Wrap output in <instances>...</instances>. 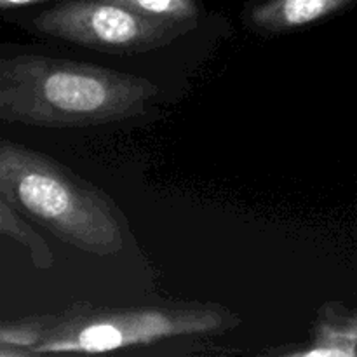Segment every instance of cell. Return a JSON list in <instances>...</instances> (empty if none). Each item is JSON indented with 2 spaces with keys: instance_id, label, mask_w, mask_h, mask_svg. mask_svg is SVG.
Instances as JSON below:
<instances>
[{
  "instance_id": "obj_5",
  "label": "cell",
  "mask_w": 357,
  "mask_h": 357,
  "mask_svg": "<svg viewBox=\"0 0 357 357\" xmlns=\"http://www.w3.org/2000/svg\"><path fill=\"white\" fill-rule=\"evenodd\" d=\"M347 2L351 0H250L244 21L260 35H282L324 20Z\"/></svg>"
},
{
  "instance_id": "obj_4",
  "label": "cell",
  "mask_w": 357,
  "mask_h": 357,
  "mask_svg": "<svg viewBox=\"0 0 357 357\" xmlns=\"http://www.w3.org/2000/svg\"><path fill=\"white\" fill-rule=\"evenodd\" d=\"M35 30L93 51L129 56L155 51L194 30L112 0H61L31 20Z\"/></svg>"
},
{
  "instance_id": "obj_8",
  "label": "cell",
  "mask_w": 357,
  "mask_h": 357,
  "mask_svg": "<svg viewBox=\"0 0 357 357\" xmlns=\"http://www.w3.org/2000/svg\"><path fill=\"white\" fill-rule=\"evenodd\" d=\"M40 340V333L33 330H0V345L35 347ZM21 354H23V352H21Z\"/></svg>"
},
{
  "instance_id": "obj_7",
  "label": "cell",
  "mask_w": 357,
  "mask_h": 357,
  "mask_svg": "<svg viewBox=\"0 0 357 357\" xmlns=\"http://www.w3.org/2000/svg\"><path fill=\"white\" fill-rule=\"evenodd\" d=\"M128 9L136 10L155 20L169 21V23L197 26L201 3L199 0H112Z\"/></svg>"
},
{
  "instance_id": "obj_10",
  "label": "cell",
  "mask_w": 357,
  "mask_h": 357,
  "mask_svg": "<svg viewBox=\"0 0 357 357\" xmlns=\"http://www.w3.org/2000/svg\"><path fill=\"white\" fill-rule=\"evenodd\" d=\"M16 354H21V352L7 351V349H0V356H16Z\"/></svg>"
},
{
  "instance_id": "obj_9",
  "label": "cell",
  "mask_w": 357,
  "mask_h": 357,
  "mask_svg": "<svg viewBox=\"0 0 357 357\" xmlns=\"http://www.w3.org/2000/svg\"><path fill=\"white\" fill-rule=\"evenodd\" d=\"M38 2H45V0H0V10L16 9V7L31 6V3H38Z\"/></svg>"
},
{
  "instance_id": "obj_6",
  "label": "cell",
  "mask_w": 357,
  "mask_h": 357,
  "mask_svg": "<svg viewBox=\"0 0 357 357\" xmlns=\"http://www.w3.org/2000/svg\"><path fill=\"white\" fill-rule=\"evenodd\" d=\"M0 236L16 241L26 248L31 261L37 268H51L54 265V253L47 246L44 237L35 232L16 209L10 208L0 195Z\"/></svg>"
},
{
  "instance_id": "obj_2",
  "label": "cell",
  "mask_w": 357,
  "mask_h": 357,
  "mask_svg": "<svg viewBox=\"0 0 357 357\" xmlns=\"http://www.w3.org/2000/svg\"><path fill=\"white\" fill-rule=\"evenodd\" d=\"M0 195L77 250L96 257L124 250L128 223L114 201L44 153L0 139Z\"/></svg>"
},
{
  "instance_id": "obj_3",
  "label": "cell",
  "mask_w": 357,
  "mask_h": 357,
  "mask_svg": "<svg viewBox=\"0 0 357 357\" xmlns=\"http://www.w3.org/2000/svg\"><path fill=\"white\" fill-rule=\"evenodd\" d=\"M232 312L216 307L167 305L82 310L52 328L33 347L37 354H101L187 335L222 333L237 326Z\"/></svg>"
},
{
  "instance_id": "obj_1",
  "label": "cell",
  "mask_w": 357,
  "mask_h": 357,
  "mask_svg": "<svg viewBox=\"0 0 357 357\" xmlns=\"http://www.w3.org/2000/svg\"><path fill=\"white\" fill-rule=\"evenodd\" d=\"M159 87L91 63L17 54L0 59V119L38 128H87L145 114Z\"/></svg>"
}]
</instances>
